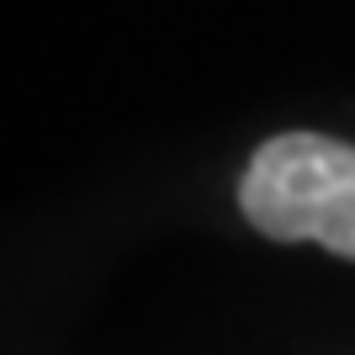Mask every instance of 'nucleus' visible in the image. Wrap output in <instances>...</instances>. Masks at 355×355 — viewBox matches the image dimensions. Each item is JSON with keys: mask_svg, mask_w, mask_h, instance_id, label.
I'll return each instance as SVG.
<instances>
[{"mask_svg": "<svg viewBox=\"0 0 355 355\" xmlns=\"http://www.w3.org/2000/svg\"><path fill=\"white\" fill-rule=\"evenodd\" d=\"M244 218L270 239H313L355 260V144L324 133H282L239 180Z\"/></svg>", "mask_w": 355, "mask_h": 355, "instance_id": "1", "label": "nucleus"}]
</instances>
